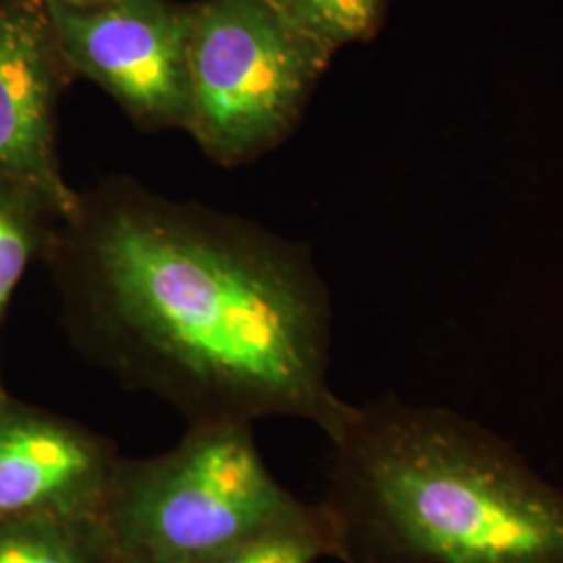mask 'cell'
<instances>
[{
  "mask_svg": "<svg viewBox=\"0 0 563 563\" xmlns=\"http://www.w3.org/2000/svg\"><path fill=\"white\" fill-rule=\"evenodd\" d=\"M44 262L84 357L188 423L299 418L325 437L332 302L311 249L128 176L78 195Z\"/></svg>",
  "mask_w": 563,
  "mask_h": 563,
  "instance_id": "obj_1",
  "label": "cell"
},
{
  "mask_svg": "<svg viewBox=\"0 0 563 563\" xmlns=\"http://www.w3.org/2000/svg\"><path fill=\"white\" fill-rule=\"evenodd\" d=\"M342 563H563V490L481 423L386 397L328 437Z\"/></svg>",
  "mask_w": 563,
  "mask_h": 563,
  "instance_id": "obj_2",
  "label": "cell"
},
{
  "mask_svg": "<svg viewBox=\"0 0 563 563\" xmlns=\"http://www.w3.org/2000/svg\"><path fill=\"white\" fill-rule=\"evenodd\" d=\"M309 507L267 470L253 423L195 422L167 453L120 457L102 522L120 563H211Z\"/></svg>",
  "mask_w": 563,
  "mask_h": 563,
  "instance_id": "obj_3",
  "label": "cell"
},
{
  "mask_svg": "<svg viewBox=\"0 0 563 563\" xmlns=\"http://www.w3.org/2000/svg\"><path fill=\"white\" fill-rule=\"evenodd\" d=\"M334 53L269 0H197L186 132L222 167L257 162L299 128Z\"/></svg>",
  "mask_w": 563,
  "mask_h": 563,
  "instance_id": "obj_4",
  "label": "cell"
},
{
  "mask_svg": "<svg viewBox=\"0 0 563 563\" xmlns=\"http://www.w3.org/2000/svg\"><path fill=\"white\" fill-rule=\"evenodd\" d=\"M44 9L76 80L99 86L142 132H186L190 4L102 0Z\"/></svg>",
  "mask_w": 563,
  "mask_h": 563,
  "instance_id": "obj_5",
  "label": "cell"
},
{
  "mask_svg": "<svg viewBox=\"0 0 563 563\" xmlns=\"http://www.w3.org/2000/svg\"><path fill=\"white\" fill-rule=\"evenodd\" d=\"M74 81L44 4L0 0V174L41 192L63 218L80 195L57 146L60 99Z\"/></svg>",
  "mask_w": 563,
  "mask_h": 563,
  "instance_id": "obj_6",
  "label": "cell"
},
{
  "mask_svg": "<svg viewBox=\"0 0 563 563\" xmlns=\"http://www.w3.org/2000/svg\"><path fill=\"white\" fill-rule=\"evenodd\" d=\"M118 462L95 430L0 388V522L102 516Z\"/></svg>",
  "mask_w": 563,
  "mask_h": 563,
  "instance_id": "obj_7",
  "label": "cell"
},
{
  "mask_svg": "<svg viewBox=\"0 0 563 563\" xmlns=\"http://www.w3.org/2000/svg\"><path fill=\"white\" fill-rule=\"evenodd\" d=\"M60 220L41 192L0 174V330L27 267L44 260Z\"/></svg>",
  "mask_w": 563,
  "mask_h": 563,
  "instance_id": "obj_8",
  "label": "cell"
},
{
  "mask_svg": "<svg viewBox=\"0 0 563 563\" xmlns=\"http://www.w3.org/2000/svg\"><path fill=\"white\" fill-rule=\"evenodd\" d=\"M0 563H120L102 516L0 522Z\"/></svg>",
  "mask_w": 563,
  "mask_h": 563,
  "instance_id": "obj_9",
  "label": "cell"
},
{
  "mask_svg": "<svg viewBox=\"0 0 563 563\" xmlns=\"http://www.w3.org/2000/svg\"><path fill=\"white\" fill-rule=\"evenodd\" d=\"M286 20L330 53L372 42L384 27L390 0H269Z\"/></svg>",
  "mask_w": 563,
  "mask_h": 563,
  "instance_id": "obj_10",
  "label": "cell"
},
{
  "mask_svg": "<svg viewBox=\"0 0 563 563\" xmlns=\"http://www.w3.org/2000/svg\"><path fill=\"white\" fill-rule=\"evenodd\" d=\"M336 560V543L320 504L236 544L211 563H318Z\"/></svg>",
  "mask_w": 563,
  "mask_h": 563,
  "instance_id": "obj_11",
  "label": "cell"
},
{
  "mask_svg": "<svg viewBox=\"0 0 563 563\" xmlns=\"http://www.w3.org/2000/svg\"><path fill=\"white\" fill-rule=\"evenodd\" d=\"M32 2H41V4H46V2H69V4H95V2H102V0H32Z\"/></svg>",
  "mask_w": 563,
  "mask_h": 563,
  "instance_id": "obj_12",
  "label": "cell"
}]
</instances>
